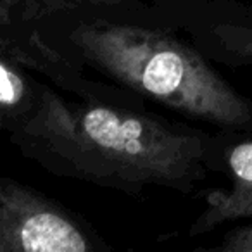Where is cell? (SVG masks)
I'll use <instances>...</instances> for the list:
<instances>
[{
  "label": "cell",
  "mask_w": 252,
  "mask_h": 252,
  "mask_svg": "<svg viewBox=\"0 0 252 252\" xmlns=\"http://www.w3.org/2000/svg\"><path fill=\"white\" fill-rule=\"evenodd\" d=\"M95 251L107 245L69 209L18 180H0V252Z\"/></svg>",
  "instance_id": "3957f363"
},
{
  "label": "cell",
  "mask_w": 252,
  "mask_h": 252,
  "mask_svg": "<svg viewBox=\"0 0 252 252\" xmlns=\"http://www.w3.org/2000/svg\"><path fill=\"white\" fill-rule=\"evenodd\" d=\"M135 5L182 33L213 64L252 67V0H140Z\"/></svg>",
  "instance_id": "277c9868"
},
{
  "label": "cell",
  "mask_w": 252,
  "mask_h": 252,
  "mask_svg": "<svg viewBox=\"0 0 252 252\" xmlns=\"http://www.w3.org/2000/svg\"><path fill=\"white\" fill-rule=\"evenodd\" d=\"M38 83L28 67L0 50V126L4 131H9L32 112Z\"/></svg>",
  "instance_id": "8992f818"
},
{
  "label": "cell",
  "mask_w": 252,
  "mask_h": 252,
  "mask_svg": "<svg viewBox=\"0 0 252 252\" xmlns=\"http://www.w3.org/2000/svg\"><path fill=\"white\" fill-rule=\"evenodd\" d=\"M140 0H0V28L26 26L87 9H111Z\"/></svg>",
  "instance_id": "52a82bcc"
},
{
  "label": "cell",
  "mask_w": 252,
  "mask_h": 252,
  "mask_svg": "<svg viewBox=\"0 0 252 252\" xmlns=\"http://www.w3.org/2000/svg\"><path fill=\"white\" fill-rule=\"evenodd\" d=\"M209 249L221 252H252V223L230 228L223 235V240Z\"/></svg>",
  "instance_id": "ba28073f"
},
{
  "label": "cell",
  "mask_w": 252,
  "mask_h": 252,
  "mask_svg": "<svg viewBox=\"0 0 252 252\" xmlns=\"http://www.w3.org/2000/svg\"><path fill=\"white\" fill-rule=\"evenodd\" d=\"M220 159L230 187L204 193L206 207L190 224L189 237L206 235L233 221L252 220V131H221Z\"/></svg>",
  "instance_id": "5b68a950"
},
{
  "label": "cell",
  "mask_w": 252,
  "mask_h": 252,
  "mask_svg": "<svg viewBox=\"0 0 252 252\" xmlns=\"http://www.w3.org/2000/svg\"><path fill=\"white\" fill-rule=\"evenodd\" d=\"M26 159L63 178L142 197L151 187L192 195L221 169V131L142 107L64 95L38 83L32 112L5 131Z\"/></svg>",
  "instance_id": "6da1fadb"
},
{
  "label": "cell",
  "mask_w": 252,
  "mask_h": 252,
  "mask_svg": "<svg viewBox=\"0 0 252 252\" xmlns=\"http://www.w3.org/2000/svg\"><path fill=\"white\" fill-rule=\"evenodd\" d=\"M32 26L74 69L218 131H252L242 95L182 33L135 4L54 16ZM9 28V26H7Z\"/></svg>",
  "instance_id": "7a4b0ae2"
}]
</instances>
